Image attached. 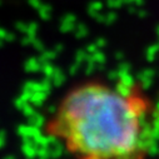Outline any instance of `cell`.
<instances>
[{
  "mask_svg": "<svg viewBox=\"0 0 159 159\" xmlns=\"http://www.w3.org/2000/svg\"><path fill=\"white\" fill-rule=\"evenodd\" d=\"M47 132L75 159H147L159 140V118L134 87L88 80L59 100Z\"/></svg>",
  "mask_w": 159,
  "mask_h": 159,
  "instance_id": "cell-1",
  "label": "cell"
}]
</instances>
